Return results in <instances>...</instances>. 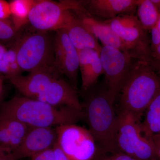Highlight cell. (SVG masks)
I'll return each instance as SVG.
<instances>
[{
  "label": "cell",
  "instance_id": "6da1fadb",
  "mask_svg": "<svg viewBox=\"0 0 160 160\" xmlns=\"http://www.w3.org/2000/svg\"><path fill=\"white\" fill-rule=\"evenodd\" d=\"M82 103L83 119L95 140L99 153L119 152L117 145L119 119L104 84L88 90Z\"/></svg>",
  "mask_w": 160,
  "mask_h": 160
},
{
  "label": "cell",
  "instance_id": "7a4b0ae2",
  "mask_svg": "<svg viewBox=\"0 0 160 160\" xmlns=\"http://www.w3.org/2000/svg\"><path fill=\"white\" fill-rule=\"evenodd\" d=\"M0 118L19 121L29 127H53L76 124L83 119L82 111L55 107L26 97H14L0 107Z\"/></svg>",
  "mask_w": 160,
  "mask_h": 160
},
{
  "label": "cell",
  "instance_id": "3957f363",
  "mask_svg": "<svg viewBox=\"0 0 160 160\" xmlns=\"http://www.w3.org/2000/svg\"><path fill=\"white\" fill-rule=\"evenodd\" d=\"M160 93V77L148 63L136 60L119 94V111L140 118Z\"/></svg>",
  "mask_w": 160,
  "mask_h": 160
},
{
  "label": "cell",
  "instance_id": "277c9868",
  "mask_svg": "<svg viewBox=\"0 0 160 160\" xmlns=\"http://www.w3.org/2000/svg\"><path fill=\"white\" fill-rule=\"evenodd\" d=\"M17 44L18 62L22 72L54 66V40L48 32L38 31L23 38Z\"/></svg>",
  "mask_w": 160,
  "mask_h": 160
},
{
  "label": "cell",
  "instance_id": "5b68a950",
  "mask_svg": "<svg viewBox=\"0 0 160 160\" xmlns=\"http://www.w3.org/2000/svg\"><path fill=\"white\" fill-rule=\"evenodd\" d=\"M117 145L119 152L138 160H158L153 144L142 133L140 121L127 112L119 111Z\"/></svg>",
  "mask_w": 160,
  "mask_h": 160
},
{
  "label": "cell",
  "instance_id": "8992f818",
  "mask_svg": "<svg viewBox=\"0 0 160 160\" xmlns=\"http://www.w3.org/2000/svg\"><path fill=\"white\" fill-rule=\"evenodd\" d=\"M128 47L132 57L151 65L150 41L147 31L135 14H121L104 21Z\"/></svg>",
  "mask_w": 160,
  "mask_h": 160
},
{
  "label": "cell",
  "instance_id": "52a82bcc",
  "mask_svg": "<svg viewBox=\"0 0 160 160\" xmlns=\"http://www.w3.org/2000/svg\"><path fill=\"white\" fill-rule=\"evenodd\" d=\"M79 5V1H63L59 2L39 0L29 16V22L38 31L48 32L65 29L74 18L71 10Z\"/></svg>",
  "mask_w": 160,
  "mask_h": 160
},
{
  "label": "cell",
  "instance_id": "ba28073f",
  "mask_svg": "<svg viewBox=\"0 0 160 160\" xmlns=\"http://www.w3.org/2000/svg\"><path fill=\"white\" fill-rule=\"evenodd\" d=\"M100 57L105 75L103 84L114 103L136 59L119 49L108 46H102Z\"/></svg>",
  "mask_w": 160,
  "mask_h": 160
},
{
  "label": "cell",
  "instance_id": "9c48e42d",
  "mask_svg": "<svg viewBox=\"0 0 160 160\" xmlns=\"http://www.w3.org/2000/svg\"><path fill=\"white\" fill-rule=\"evenodd\" d=\"M57 143L70 160H92L97 147L89 129L76 124L55 127Z\"/></svg>",
  "mask_w": 160,
  "mask_h": 160
},
{
  "label": "cell",
  "instance_id": "30bf717a",
  "mask_svg": "<svg viewBox=\"0 0 160 160\" xmlns=\"http://www.w3.org/2000/svg\"><path fill=\"white\" fill-rule=\"evenodd\" d=\"M54 39V63L60 74L68 78L70 85L78 90L79 69L78 52L73 46L65 29L57 30Z\"/></svg>",
  "mask_w": 160,
  "mask_h": 160
},
{
  "label": "cell",
  "instance_id": "8fae6325",
  "mask_svg": "<svg viewBox=\"0 0 160 160\" xmlns=\"http://www.w3.org/2000/svg\"><path fill=\"white\" fill-rule=\"evenodd\" d=\"M57 141L55 127H29L21 145L10 154L14 160L30 158L52 149Z\"/></svg>",
  "mask_w": 160,
  "mask_h": 160
},
{
  "label": "cell",
  "instance_id": "7c38bea8",
  "mask_svg": "<svg viewBox=\"0 0 160 160\" xmlns=\"http://www.w3.org/2000/svg\"><path fill=\"white\" fill-rule=\"evenodd\" d=\"M60 74L53 66L31 72L26 75L6 78L24 97L35 99L52 80L60 77Z\"/></svg>",
  "mask_w": 160,
  "mask_h": 160
},
{
  "label": "cell",
  "instance_id": "4fadbf2b",
  "mask_svg": "<svg viewBox=\"0 0 160 160\" xmlns=\"http://www.w3.org/2000/svg\"><path fill=\"white\" fill-rule=\"evenodd\" d=\"M72 11L75 12V14L79 19L86 29L97 39L100 40L103 46L116 48L129 55L132 57L128 47L104 21L92 16L82 6Z\"/></svg>",
  "mask_w": 160,
  "mask_h": 160
},
{
  "label": "cell",
  "instance_id": "5bb4252c",
  "mask_svg": "<svg viewBox=\"0 0 160 160\" xmlns=\"http://www.w3.org/2000/svg\"><path fill=\"white\" fill-rule=\"evenodd\" d=\"M36 100L55 107L67 106L82 111L77 90L60 77L49 83Z\"/></svg>",
  "mask_w": 160,
  "mask_h": 160
},
{
  "label": "cell",
  "instance_id": "9a60e30c",
  "mask_svg": "<svg viewBox=\"0 0 160 160\" xmlns=\"http://www.w3.org/2000/svg\"><path fill=\"white\" fill-rule=\"evenodd\" d=\"M139 0L81 1L83 8L98 19L107 21L121 14H134Z\"/></svg>",
  "mask_w": 160,
  "mask_h": 160
},
{
  "label": "cell",
  "instance_id": "2e32d148",
  "mask_svg": "<svg viewBox=\"0 0 160 160\" xmlns=\"http://www.w3.org/2000/svg\"><path fill=\"white\" fill-rule=\"evenodd\" d=\"M79 69L82 77V89L84 92L95 86L98 78L103 74L100 53L93 49L78 50Z\"/></svg>",
  "mask_w": 160,
  "mask_h": 160
},
{
  "label": "cell",
  "instance_id": "e0dca14e",
  "mask_svg": "<svg viewBox=\"0 0 160 160\" xmlns=\"http://www.w3.org/2000/svg\"><path fill=\"white\" fill-rule=\"evenodd\" d=\"M29 129L19 121L0 118V148L11 154L21 145Z\"/></svg>",
  "mask_w": 160,
  "mask_h": 160
},
{
  "label": "cell",
  "instance_id": "ac0fdd59",
  "mask_svg": "<svg viewBox=\"0 0 160 160\" xmlns=\"http://www.w3.org/2000/svg\"><path fill=\"white\" fill-rule=\"evenodd\" d=\"M64 29L78 50L93 49L100 53L102 46L99 44L98 40L83 26L75 14Z\"/></svg>",
  "mask_w": 160,
  "mask_h": 160
},
{
  "label": "cell",
  "instance_id": "d6986e66",
  "mask_svg": "<svg viewBox=\"0 0 160 160\" xmlns=\"http://www.w3.org/2000/svg\"><path fill=\"white\" fill-rule=\"evenodd\" d=\"M145 117L140 127L142 133L147 138L160 134V93L150 103L144 112Z\"/></svg>",
  "mask_w": 160,
  "mask_h": 160
},
{
  "label": "cell",
  "instance_id": "ffe728a7",
  "mask_svg": "<svg viewBox=\"0 0 160 160\" xmlns=\"http://www.w3.org/2000/svg\"><path fill=\"white\" fill-rule=\"evenodd\" d=\"M39 0H13L9 2L12 23L18 31L29 22V16L32 9Z\"/></svg>",
  "mask_w": 160,
  "mask_h": 160
},
{
  "label": "cell",
  "instance_id": "44dd1931",
  "mask_svg": "<svg viewBox=\"0 0 160 160\" xmlns=\"http://www.w3.org/2000/svg\"><path fill=\"white\" fill-rule=\"evenodd\" d=\"M137 17L146 31L156 26L159 12L151 0H139L137 8Z\"/></svg>",
  "mask_w": 160,
  "mask_h": 160
},
{
  "label": "cell",
  "instance_id": "7402d4cb",
  "mask_svg": "<svg viewBox=\"0 0 160 160\" xmlns=\"http://www.w3.org/2000/svg\"><path fill=\"white\" fill-rule=\"evenodd\" d=\"M18 31L8 19L0 20V41L7 42L14 39Z\"/></svg>",
  "mask_w": 160,
  "mask_h": 160
},
{
  "label": "cell",
  "instance_id": "603a6c76",
  "mask_svg": "<svg viewBox=\"0 0 160 160\" xmlns=\"http://www.w3.org/2000/svg\"><path fill=\"white\" fill-rule=\"evenodd\" d=\"M109 156L99 157L98 154L96 155L98 160H138L122 152L110 153Z\"/></svg>",
  "mask_w": 160,
  "mask_h": 160
},
{
  "label": "cell",
  "instance_id": "cb8c5ba5",
  "mask_svg": "<svg viewBox=\"0 0 160 160\" xmlns=\"http://www.w3.org/2000/svg\"><path fill=\"white\" fill-rule=\"evenodd\" d=\"M150 30L151 31L150 47H151V51L152 52L160 44V32L158 29L157 25Z\"/></svg>",
  "mask_w": 160,
  "mask_h": 160
},
{
  "label": "cell",
  "instance_id": "d4e9b609",
  "mask_svg": "<svg viewBox=\"0 0 160 160\" xmlns=\"http://www.w3.org/2000/svg\"><path fill=\"white\" fill-rule=\"evenodd\" d=\"M9 3L4 0H0V20L7 19L11 16Z\"/></svg>",
  "mask_w": 160,
  "mask_h": 160
},
{
  "label": "cell",
  "instance_id": "484cf974",
  "mask_svg": "<svg viewBox=\"0 0 160 160\" xmlns=\"http://www.w3.org/2000/svg\"><path fill=\"white\" fill-rule=\"evenodd\" d=\"M30 159L31 160H55L53 148L35 155Z\"/></svg>",
  "mask_w": 160,
  "mask_h": 160
},
{
  "label": "cell",
  "instance_id": "4316f807",
  "mask_svg": "<svg viewBox=\"0 0 160 160\" xmlns=\"http://www.w3.org/2000/svg\"><path fill=\"white\" fill-rule=\"evenodd\" d=\"M55 160H70L68 157L64 153V152L60 148L58 143L55 145L53 148Z\"/></svg>",
  "mask_w": 160,
  "mask_h": 160
},
{
  "label": "cell",
  "instance_id": "83f0119b",
  "mask_svg": "<svg viewBox=\"0 0 160 160\" xmlns=\"http://www.w3.org/2000/svg\"><path fill=\"white\" fill-rule=\"evenodd\" d=\"M154 147L157 156L160 160V134H155L149 138Z\"/></svg>",
  "mask_w": 160,
  "mask_h": 160
},
{
  "label": "cell",
  "instance_id": "f1b7e54d",
  "mask_svg": "<svg viewBox=\"0 0 160 160\" xmlns=\"http://www.w3.org/2000/svg\"><path fill=\"white\" fill-rule=\"evenodd\" d=\"M152 61H157L160 59V44L152 52Z\"/></svg>",
  "mask_w": 160,
  "mask_h": 160
},
{
  "label": "cell",
  "instance_id": "f546056e",
  "mask_svg": "<svg viewBox=\"0 0 160 160\" xmlns=\"http://www.w3.org/2000/svg\"><path fill=\"white\" fill-rule=\"evenodd\" d=\"M0 160H14L11 154L6 153L0 148Z\"/></svg>",
  "mask_w": 160,
  "mask_h": 160
},
{
  "label": "cell",
  "instance_id": "4dcf8cb0",
  "mask_svg": "<svg viewBox=\"0 0 160 160\" xmlns=\"http://www.w3.org/2000/svg\"><path fill=\"white\" fill-rule=\"evenodd\" d=\"M151 65L154 68V70L160 77V64L152 62Z\"/></svg>",
  "mask_w": 160,
  "mask_h": 160
},
{
  "label": "cell",
  "instance_id": "1f68e13d",
  "mask_svg": "<svg viewBox=\"0 0 160 160\" xmlns=\"http://www.w3.org/2000/svg\"><path fill=\"white\" fill-rule=\"evenodd\" d=\"M7 50V49H6V47L5 46H3L2 44H0V53H2L3 54V53L6 52Z\"/></svg>",
  "mask_w": 160,
  "mask_h": 160
},
{
  "label": "cell",
  "instance_id": "d6a6232c",
  "mask_svg": "<svg viewBox=\"0 0 160 160\" xmlns=\"http://www.w3.org/2000/svg\"><path fill=\"white\" fill-rule=\"evenodd\" d=\"M151 1L157 7L158 9H160V0H151Z\"/></svg>",
  "mask_w": 160,
  "mask_h": 160
},
{
  "label": "cell",
  "instance_id": "836d02e7",
  "mask_svg": "<svg viewBox=\"0 0 160 160\" xmlns=\"http://www.w3.org/2000/svg\"><path fill=\"white\" fill-rule=\"evenodd\" d=\"M3 88V80L2 78L0 77V96H2V92Z\"/></svg>",
  "mask_w": 160,
  "mask_h": 160
},
{
  "label": "cell",
  "instance_id": "e575fe53",
  "mask_svg": "<svg viewBox=\"0 0 160 160\" xmlns=\"http://www.w3.org/2000/svg\"><path fill=\"white\" fill-rule=\"evenodd\" d=\"M159 9V15L158 20L157 26L158 29L160 32V9Z\"/></svg>",
  "mask_w": 160,
  "mask_h": 160
},
{
  "label": "cell",
  "instance_id": "d590c367",
  "mask_svg": "<svg viewBox=\"0 0 160 160\" xmlns=\"http://www.w3.org/2000/svg\"><path fill=\"white\" fill-rule=\"evenodd\" d=\"M152 62H156L159 63V64H160V59L157 60V61H152Z\"/></svg>",
  "mask_w": 160,
  "mask_h": 160
},
{
  "label": "cell",
  "instance_id": "8d00e7d4",
  "mask_svg": "<svg viewBox=\"0 0 160 160\" xmlns=\"http://www.w3.org/2000/svg\"><path fill=\"white\" fill-rule=\"evenodd\" d=\"M92 160H98V158H97V157L96 156Z\"/></svg>",
  "mask_w": 160,
  "mask_h": 160
},
{
  "label": "cell",
  "instance_id": "74e56055",
  "mask_svg": "<svg viewBox=\"0 0 160 160\" xmlns=\"http://www.w3.org/2000/svg\"><path fill=\"white\" fill-rule=\"evenodd\" d=\"M1 96H0V100H1Z\"/></svg>",
  "mask_w": 160,
  "mask_h": 160
}]
</instances>
